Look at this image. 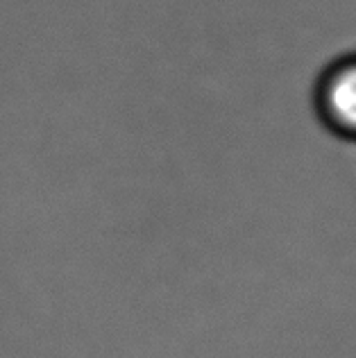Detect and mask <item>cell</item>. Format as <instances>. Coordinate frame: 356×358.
I'll return each instance as SVG.
<instances>
[{"label":"cell","mask_w":356,"mask_h":358,"mask_svg":"<svg viewBox=\"0 0 356 358\" xmlns=\"http://www.w3.org/2000/svg\"><path fill=\"white\" fill-rule=\"evenodd\" d=\"M311 105L332 136L356 143V50L334 57L318 73Z\"/></svg>","instance_id":"obj_1"}]
</instances>
